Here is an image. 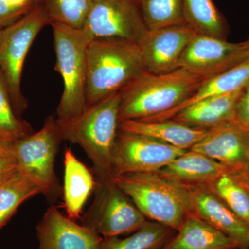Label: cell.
<instances>
[{
	"mask_svg": "<svg viewBox=\"0 0 249 249\" xmlns=\"http://www.w3.org/2000/svg\"><path fill=\"white\" fill-rule=\"evenodd\" d=\"M1 34H2V29H0V41L1 39Z\"/></svg>",
	"mask_w": 249,
	"mask_h": 249,
	"instance_id": "obj_37",
	"label": "cell"
},
{
	"mask_svg": "<svg viewBox=\"0 0 249 249\" xmlns=\"http://www.w3.org/2000/svg\"><path fill=\"white\" fill-rule=\"evenodd\" d=\"M206 79L182 68L162 74L142 72L119 91V122L149 119L172 110L191 97Z\"/></svg>",
	"mask_w": 249,
	"mask_h": 249,
	"instance_id": "obj_2",
	"label": "cell"
},
{
	"mask_svg": "<svg viewBox=\"0 0 249 249\" xmlns=\"http://www.w3.org/2000/svg\"><path fill=\"white\" fill-rule=\"evenodd\" d=\"M39 194L44 195L42 187L19 170L0 183V230L24 201Z\"/></svg>",
	"mask_w": 249,
	"mask_h": 249,
	"instance_id": "obj_23",
	"label": "cell"
},
{
	"mask_svg": "<svg viewBox=\"0 0 249 249\" xmlns=\"http://www.w3.org/2000/svg\"><path fill=\"white\" fill-rule=\"evenodd\" d=\"M13 142H5L0 145V183L4 182L19 170Z\"/></svg>",
	"mask_w": 249,
	"mask_h": 249,
	"instance_id": "obj_29",
	"label": "cell"
},
{
	"mask_svg": "<svg viewBox=\"0 0 249 249\" xmlns=\"http://www.w3.org/2000/svg\"><path fill=\"white\" fill-rule=\"evenodd\" d=\"M62 141L56 119L49 116L38 132L13 142L19 171L38 183L51 201L60 193L55 163Z\"/></svg>",
	"mask_w": 249,
	"mask_h": 249,
	"instance_id": "obj_7",
	"label": "cell"
},
{
	"mask_svg": "<svg viewBox=\"0 0 249 249\" xmlns=\"http://www.w3.org/2000/svg\"><path fill=\"white\" fill-rule=\"evenodd\" d=\"M241 183L249 187V162L231 173Z\"/></svg>",
	"mask_w": 249,
	"mask_h": 249,
	"instance_id": "obj_33",
	"label": "cell"
},
{
	"mask_svg": "<svg viewBox=\"0 0 249 249\" xmlns=\"http://www.w3.org/2000/svg\"><path fill=\"white\" fill-rule=\"evenodd\" d=\"M147 30L186 24L183 0H137Z\"/></svg>",
	"mask_w": 249,
	"mask_h": 249,
	"instance_id": "obj_25",
	"label": "cell"
},
{
	"mask_svg": "<svg viewBox=\"0 0 249 249\" xmlns=\"http://www.w3.org/2000/svg\"><path fill=\"white\" fill-rule=\"evenodd\" d=\"M56 62L64 89L57 108L58 120L78 116L86 107L87 50L90 42L83 29L51 23Z\"/></svg>",
	"mask_w": 249,
	"mask_h": 249,
	"instance_id": "obj_5",
	"label": "cell"
},
{
	"mask_svg": "<svg viewBox=\"0 0 249 249\" xmlns=\"http://www.w3.org/2000/svg\"><path fill=\"white\" fill-rule=\"evenodd\" d=\"M86 107L119 92L146 71L137 42L94 39L87 50Z\"/></svg>",
	"mask_w": 249,
	"mask_h": 249,
	"instance_id": "obj_3",
	"label": "cell"
},
{
	"mask_svg": "<svg viewBox=\"0 0 249 249\" xmlns=\"http://www.w3.org/2000/svg\"><path fill=\"white\" fill-rule=\"evenodd\" d=\"M157 173L188 186L209 184L223 174L231 173L232 170L202 154L189 150Z\"/></svg>",
	"mask_w": 249,
	"mask_h": 249,
	"instance_id": "obj_17",
	"label": "cell"
},
{
	"mask_svg": "<svg viewBox=\"0 0 249 249\" xmlns=\"http://www.w3.org/2000/svg\"><path fill=\"white\" fill-rule=\"evenodd\" d=\"M63 196L67 217L75 220L80 217L85 203L95 190L96 183L92 174L70 149L64 155Z\"/></svg>",
	"mask_w": 249,
	"mask_h": 249,
	"instance_id": "obj_21",
	"label": "cell"
},
{
	"mask_svg": "<svg viewBox=\"0 0 249 249\" xmlns=\"http://www.w3.org/2000/svg\"><path fill=\"white\" fill-rule=\"evenodd\" d=\"M51 23L75 29L84 27L93 0H42Z\"/></svg>",
	"mask_w": 249,
	"mask_h": 249,
	"instance_id": "obj_27",
	"label": "cell"
},
{
	"mask_svg": "<svg viewBox=\"0 0 249 249\" xmlns=\"http://www.w3.org/2000/svg\"><path fill=\"white\" fill-rule=\"evenodd\" d=\"M196 34L186 24L147 30L137 42L146 71L162 74L179 69L183 52Z\"/></svg>",
	"mask_w": 249,
	"mask_h": 249,
	"instance_id": "obj_11",
	"label": "cell"
},
{
	"mask_svg": "<svg viewBox=\"0 0 249 249\" xmlns=\"http://www.w3.org/2000/svg\"><path fill=\"white\" fill-rule=\"evenodd\" d=\"M187 187L192 213L235 241L240 249L249 247V226L213 193L207 184Z\"/></svg>",
	"mask_w": 249,
	"mask_h": 249,
	"instance_id": "obj_14",
	"label": "cell"
},
{
	"mask_svg": "<svg viewBox=\"0 0 249 249\" xmlns=\"http://www.w3.org/2000/svg\"><path fill=\"white\" fill-rule=\"evenodd\" d=\"M39 249H100L103 237L51 206L36 227Z\"/></svg>",
	"mask_w": 249,
	"mask_h": 249,
	"instance_id": "obj_13",
	"label": "cell"
},
{
	"mask_svg": "<svg viewBox=\"0 0 249 249\" xmlns=\"http://www.w3.org/2000/svg\"><path fill=\"white\" fill-rule=\"evenodd\" d=\"M191 150L226 165L232 173L249 162L243 129L233 121L208 129Z\"/></svg>",
	"mask_w": 249,
	"mask_h": 249,
	"instance_id": "obj_15",
	"label": "cell"
},
{
	"mask_svg": "<svg viewBox=\"0 0 249 249\" xmlns=\"http://www.w3.org/2000/svg\"><path fill=\"white\" fill-rule=\"evenodd\" d=\"M232 212L249 226V192L231 173H224L207 184Z\"/></svg>",
	"mask_w": 249,
	"mask_h": 249,
	"instance_id": "obj_26",
	"label": "cell"
},
{
	"mask_svg": "<svg viewBox=\"0 0 249 249\" xmlns=\"http://www.w3.org/2000/svg\"><path fill=\"white\" fill-rule=\"evenodd\" d=\"M175 237L160 249H239L230 237L193 213L187 216Z\"/></svg>",
	"mask_w": 249,
	"mask_h": 249,
	"instance_id": "obj_19",
	"label": "cell"
},
{
	"mask_svg": "<svg viewBox=\"0 0 249 249\" xmlns=\"http://www.w3.org/2000/svg\"><path fill=\"white\" fill-rule=\"evenodd\" d=\"M234 122L241 128L249 129V81L242 89L237 101Z\"/></svg>",
	"mask_w": 249,
	"mask_h": 249,
	"instance_id": "obj_30",
	"label": "cell"
},
{
	"mask_svg": "<svg viewBox=\"0 0 249 249\" xmlns=\"http://www.w3.org/2000/svg\"><path fill=\"white\" fill-rule=\"evenodd\" d=\"M51 24L42 0L13 24L2 29L0 41V71L9 90L13 107L18 113L27 107L21 91L24 61L29 49L40 31Z\"/></svg>",
	"mask_w": 249,
	"mask_h": 249,
	"instance_id": "obj_6",
	"label": "cell"
},
{
	"mask_svg": "<svg viewBox=\"0 0 249 249\" xmlns=\"http://www.w3.org/2000/svg\"><path fill=\"white\" fill-rule=\"evenodd\" d=\"M249 81V58L227 71L206 78L191 97L172 110L142 120L163 121L172 119L179 111L195 103L242 89Z\"/></svg>",
	"mask_w": 249,
	"mask_h": 249,
	"instance_id": "obj_20",
	"label": "cell"
},
{
	"mask_svg": "<svg viewBox=\"0 0 249 249\" xmlns=\"http://www.w3.org/2000/svg\"><path fill=\"white\" fill-rule=\"evenodd\" d=\"M242 89L195 103L170 119L207 129L234 122L236 106Z\"/></svg>",
	"mask_w": 249,
	"mask_h": 249,
	"instance_id": "obj_18",
	"label": "cell"
},
{
	"mask_svg": "<svg viewBox=\"0 0 249 249\" xmlns=\"http://www.w3.org/2000/svg\"><path fill=\"white\" fill-rule=\"evenodd\" d=\"M242 42L197 34L193 36L179 62V68L209 78L238 65Z\"/></svg>",
	"mask_w": 249,
	"mask_h": 249,
	"instance_id": "obj_12",
	"label": "cell"
},
{
	"mask_svg": "<svg viewBox=\"0 0 249 249\" xmlns=\"http://www.w3.org/2000/svg\"><path fill=\"white\" fill-rule=\"evenodd\" d=\"M13 142L9 141V139L6 138V137H4L2 134L0 132V145H2V144L5 143V142Z\"/></svg>",
	"mask_w": 249,
	"mask_h": 249,
	"instance_id": "obj_36",
	"label": "cell"
},
{
	"mask_svg": "<svg viewBox=\"0 0 249 249\" xmlns=\"http://www.w3.org/2000/svg\"><path fill=\"white\" fill-rule=\"evenodd\" d=\"M90 40L138 42L147 31L137 0H93L83 29Z\"/></svg>",
	"mask_w": 249,
	"mask_h": 249,
	"instance_id": "obj_9",
	"label": "cell"
},
{
	"mask_svg": "<svg viewBox=\"0 0 249 249\" xmlns=\"http://www.w3.org/2000/svg\"><path fill=\"white\" fill-rule=\"evenodd\" d=\"M11 7L18 11L28 12L37 0H6Z\"/></svg>",
	"mask_w": 249,
	"mask_h": 249,
	"instance_id": "obj_32",
	"label": "cell"
},
{
	"mask_svg": "<svg viewBox=\"0 0 249 249\" xmlns=\"http://www.w3.org/2000/svg\"></svg>",
	"mask_w": 249,
	"mask_h": 249,
	"instance_id": "obj_40",
	"label": "cell"
},
{
	"mask_svg": "<svg viewBox=\"0 0 249 249\" xmlns=\"http://www.w3.org/2000/svg\"><path fill=\"white\" fill-rule=\"evenodd\" d=\"M243 129L244 136H245V139L246 144H247V149L249 153V129Z\"/></svg>",
	"mask_w": 249,
	"mask_h": 249,
	"instance_id": "obj_35",
	"label": "cell"
},
{
	"mask_svg": "<svg viewBox=\"0 0 249 249\" xmlns=\"http://www.w3.org/2000/svg\"><path fill=\"white\" fill-rule=\"evenodd\" d=\"M242 184H243V183H242ZM243 185H244V186H245L246 187V188H247V189L248 190V191L249 192V187L245 186V184H243Z\"/></svg>",
	"mask_w": 249,
	"mask_h": 249,
	"instance_id": "obj_38",
	"label": "cell"
},
{
	"mask_svg": "<svg viewBox=\"0 0 249 249\" xmlns=\"http://www.w3.org/2000/svg\"><path fill=\"white\" fill-rule=\"evenodd\" d=\"M186 151L147 136L119 129L113 158V178L160 171Z\"/></svg>",
	"mask_w": 249,
	"mask_h": 249,
	"instance_id": "obj_10",
	"label": "cell"
},
{
	"mask_svg": "<svg viewBox=\"0 0 249 249\" xmlns=\"http://www.w3.org/2000/svg\"><path fill=\"white\" fill-rule=\"evenodd\" d=\"M240 249H249V246L248 247H246V248Z\"/></svg>",
	"mask_w": 249,
	"mask_h": 249,
	"instance_id": "obj_39",
	"label": "cell"
},
{
	"mask_svg": "<svg viewBox=\"0 0 249 249\" xmlns=\"http://www.w3.org/2000/svg\"><path fill=\"white\" fill-rule=\"evenodd\" d=\"M120 92L87 106L78 116L58 120L62 141L79 145L92 162L100 181L113 178V158L119 132Z\"/></svg>",
	"mask_w": 249,
	"mask_h": 249,
	"instance_id": "obj_1",
	"label": "cell"
},
{
	"mask_svg": "<svg viewBox=\"0 0 249 249\" xmlns=\"http://www.w3.org/2000/svg\"><path fill=\"white\" fill-rule=\"evenodd\" d=\"M9 90L0 71V132L11 142L19 140L33 134V129L26 121L15 115Z\"/></svg>",
	"mask_w": 249,
	"mask_h": 249,
	"instance_id": "obj_28",
	"label": "cell"
},
{
	"mask_svg": "<svg viewBox=\"0 0 249 249\" xmlns=\"http://www.w3.org/2000/svg\"><path fill=\"white\" fill-rule=\"evenodd\" d=\"M113 182L132 199L149 221L178 231L193 212L188 187L157 172L116 175Z\"/></svg>",
	"mask_w": 249,
	"mask_h": 249,
	"instance_id": "obj_4",
	"label": "cell"
},
{
	"mask_svg": "<svg viewBox=\"0 0 249 249\" xmlns=\"http://www.w3.org/2000/svg\"><path fill=\"white\" fill-rule=\"evenodd\" d=\"M183 16L197 34L225 39L227 22L213 0H183Z\"/></svg>",
	"mask_w": 249,
	"mask_h": 249,
	"instance_id": "obj_22",
	"label": "cell"
},
{
	"mask_svg": "<svg viewBox=\"0 0 249 249\" xmlns=\"http://www.w3.org/2000/svg\"><path fill=\"white\" fill-rule=\"evenodd\" d=\"M249 58V38L248 40L242 42V47L240 54H239V63L245 61Z\"/></svg>",
	"mask_w": 249,
	"mask_h": 249,
	"instance_id": "obj_34",
	"label": "cell"
},
{
	"mask_svg": "<svg viewBox=\"0 0 249 249\" xmlns=\"http://www.w3.org/2000/svg\"><path fill=\"white\" fill-rule=\"evenodd\" d=\"M94 191V200L83 216V225L98 235L119 237L133 233L148 221L112 180H98Z\"/></svg>",
	"mask_w": 249,
	"mask_h": 249,
	"instance_id": "obj_8",
	"label": "cell"
},
{
	"mask_svg": "<svg viewBox=\"0 0 249 249\" xmlns=\"http://www.w3.org/2000/svg\"><path fill=\"white\" fill-rule=\"evenodd\" d=\"M173 229L147 221L145 225L125 238L103 237L100 249H160L172 238Z\"/></svg>",
	"mask_w": 249,
	"mask_h": 249,
	"instance_id": "obj_24",
	"label": "cell"
},
{
	"mask_svg": "<svg viewBox=\"0 0 249 249\" xmlns=\"http://www.w3.org/2000/svg\"><path fill=\"white\" fill-rule=\"evenodd\" d=\"M27 13L14 9L6 0H0V29L13 24Z\"/></svg>",
	"mask_w": 249,
	"mask_h": 249,
	"instance_id": "obj_31",
	"label": "cell"
},
{
	"mask_svg": "<svg viewBox=\"0 0 249 249\" xmlns=\"http://www.w3.org/2000/svg\"><path fill=\"white\" fill-rule=\"evenodd\" d=\"M119 129L142 134L182 150H189L204 138L207 129L193 127L173 120H126L119 124Z\"/></svg>",
	"mask_w": 249,
	"mask_h": 249,
	"instance_id": "obj_16",
	"label": "cell"
}]
</instances>
